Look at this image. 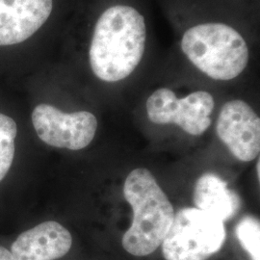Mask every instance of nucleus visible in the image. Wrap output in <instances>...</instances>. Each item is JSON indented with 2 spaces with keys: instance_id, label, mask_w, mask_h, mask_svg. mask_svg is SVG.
<instances>
[{
  "instance_id": "obj_1",
  "label": "nucleus",
  "mask_w": 260,
  "mask_h": 260,
  "mask_svg": "<svg viewBox=\"0 0 260 260\" xmlns=\"http://www.w3.org/2000/svg\"><path fill=\"white\" fill-rule=\"evenodd\" d=\"M148 23L133 5L115 3L94 23L88 57L93 75L107 83L121 81L139 67L148 46Z\"/></svg>"
},
{
  "instance_id": "obj_2",
  "label": "nucleus",
  "mask_w": 260,
  "mask_h": 260,
  "mask_svg": "<svg viewBox=\"0 0 260 260\" xmlns=\"http://www.w3.org/2000/svg\"><path fill=\"white\" fill-rule=\"evenodd\" d=\"M123 196L133 210L131 226L122 236V247L135 256L156 251L172 225L174 208L149 170L130 172L123 185Z\"/></svg>"
},
{
  "instance_id": "obj_3",
  "label": "nucleus",
  "mask_w": 260,
  "mask_h": 260,
  "mask_svg": "<svg viewBox=\"0 0 260 260\" xmlns=\"http://www.w3.org/2000/svg\"><path fill=\"white\" fill-rule=\"evenodd\" d=\"M180 48L188 61L201 73L217 81L238 77L250 62V47L245 37L232 25L207 21L187 28Z\"/></svg>"
},
{
  "instance_id": "obj_4",
  "label": "nucleus",
  "mask_w": 260,
  "mask_h": 260,
  "mask_svg": "<svg viewBox=\"0 0 260 260\" xmlns=\"http://www.w3.org/2000/svg\"><path fill=\"white\" fill-rule=\"evenodd\" d=\"M223 222L195 207L180 209L162 242L166 260H207L223 247Z\"/></svg>"
},
{
  "instance_id": "obj_5",
  "label": "nucleus",
  "mask_w": 260,
  "mask_h": 260,
  "mask_svg": "<svg viewBox=\"0 0 260 260\" xmlns=\"http://www.w3.org/2000/svg\"><path fill=\"white\" fill-rule=\"evenodd\" d=\"M214 107V98L206 91L177 98L169 88L157 89L146 103L149 121L157 124H177L193 136L202 135L210 126Z\"/></svg>"
},
{
  "instance_id": "obj_6",
  "label": "nucleus",
  "mask_w": 260,
  "mask_h": 260,
  "mask_svg": "<svg viewBox=\"0 0 260 260\" xmlns=\"http://www.w3.org/2000/svg\"><path fill=\"white\" fill-rule=\"evenodd\" d=\"M31 119L38 137L59 149H84L93 141L98 129V120L93 113H65L47 103L37 105Z\"/></svg>"
},
{
  "instance_id": "obj_7",
  "label": "nucleus",
  "mask_w": 260,
  "mask_h": 260,
  "mask_svg": "<svg viewBox=\"0 0 260 260\" xmlns=\"http://www.w3.org/2000/svg\"><path fill=\"white\" fill-rule=\"evenodd\" d=\"M216 131L234 157L250 162L259 155L260 119L248 103L233 100L224 103Z\"/></svg>"
},
{
  "instance_id": "obj_8",
  "label": "nucleus",
  "mask_w": 260,
  "mask_h": 260,
  "mask_svg": "<svg viewBox=\"0 0 260 260\" xmlns=\"http://www.w3.org/2000/svg\"><path fill=\"white\" fill-rule=\"evenodd\" d=\"M53 0H0V47L19 45L44 26Z\"/></svg>"
},
{
  "instance_id": "obj_9",
  "label": "nucleus",
  "mask_w": 260,
  "mask_h": 260,
  "mask_svg": "<svg viewBox=\"0 0 260 260\" xmlns=\"http://www.w3.org/2000/svg\"><path fill=\"white\" fill-rule=\"evenodd\" d=\"M72 246L73 236L65 226L47 221L20 233L9 250L14 260H58L70 252Z\"/></svg>"
},
{
  "instance_id": "obj_10",
  "label": "nucleus",
  "mask_w": 260,
  "mask_h": 260,
  "mask_svg": "<svg viewBox=\"0 0 260 260\" xmlns=\"http://www.w3.org/2000/svg\"><path fill=\"white\" fill-rule=\"evenodd\" d=\"M194 204L198 209L225 222L239 211L241 200L221 177L206 173L196 182Z\"/></svg>"
},
{
  "instance_id": "obj_11",
  "label": "nucleus",
  "mask_w": 260,
  "mask_h": 260,
  "mask_svg": "<svg viewBox=\"0 0 260 260\" xmlns=\"http://www.w3.org/2000/svg\"><path fill=\"white\" fill-rule=\"evenodd\" d=\"M18 134L16 121L11 117L0 113V181L7 176L12 167Z\"/></svg>"
},
{
  "instance_id": "obj_12",
  "label": "nucleus",
  "mask_w": 260,
  "mask_h": 260,
  "mask_svg": "<svg viewBox=\"0 0 260 260\" xmlns=\"http://www.w3.org/2000/svg\"><path fill=\"white\" fill-rule=\"evenodd\" d=\"M236 236L251 260H260L259 220L252 216H245L236 226Z\"/></svg>"
},
{
  "instance_id": "obj_13",
  "label": "nucleus",
  "mask_w": 260,
  "mask_h": 260,
  "mask_svg": "<svg viewBox=\"0 0 260 260\" xmlns=\"http://www.w3.org/2000/svg\"><path fill=\"white\" fill-rule=\"evenodd\" d=\"M0 260H14L9 249L3 245H0Z\"/></svg>"
},
{
  "instance_id": "obj_14",
  "label": "nucleus",
  "mask_w": 260,
  "mask_h": 260,
  "mask_svg": "<svg viewBox=\"0 0 260 260\" xmlns=\"http://www.w3.org/2000/svg\"><path fill=\"white\" fill-rule=\"evenodd\" d=\"M260 161L258 160V162H257V176H258V178L260 177Z\"/></svg>"
}]
</instances>
